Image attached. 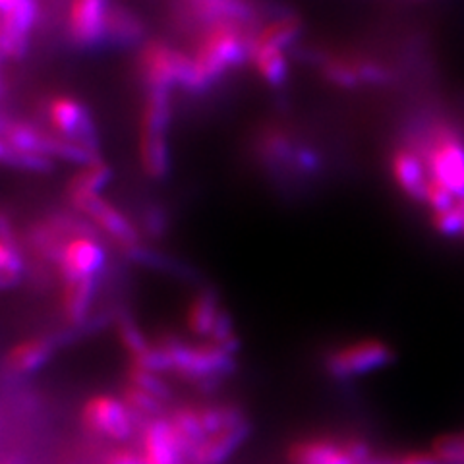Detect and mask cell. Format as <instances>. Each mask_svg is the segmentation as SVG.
Returning a JSON list of instances; mask_svg holds the SVG:
<instances>
[{
	"label": "cell",
	"instance_id": "1",
	"mask_svg": "<svg viewBox=\"0 0 464 464\" xmlns=\"http://www.w3.org/2000/svg\"><path fill=\"white\" fill-rule=\"evenodd\" d=\"M252 35L248 25L238 22H217L199 29L192 53V93L208 92L227 72L250 61Z\"/></svg>",
	"mask_w": 464,
	"mask_h": 464
},
{
	"label": "cell",
	"instance_id": "2",
	"mask_svg": "<svg viewBox=\"0 0 464 464\" xmlns=\"http://www.w3.org/2000/svg\"><path fill=\"white\" fill-rule=\"evenodd\" d=\"M172 119V101L169 90H148L143 99L138 153L145 177L161 180L170 169L169 128Z\"/></svg>",
	"mask_w": 464,
	"mask_h": 464
},
{
	"label": "cell",
	"instance_id": "3",
	"mask_svg": "<svg viewBox=\"0 0 464 464\" xmlns=\"http://www.w3.org/2000/svg\"><path fill=\"white\" fill-rule=\"evenodd\" d=\"M428 167L430 179L441 182L459 199L464 198V140L447 124H431L409 143Z\"/></svg>",
	"mask_w": 464,
	"mask_h": 464
},
{
	"label": "cell",
	"instance_id": "4",
	"mask_svg": "<svg viewBox=\"0 0 464 464\" xmlns=\"http://www.w3.org/2000/svg\"><path fill=\"white\" fill-rule=\"evenodd\" d=\"M155 343L163 346L170 360L172 373H179L186 380L206 382L211 377H219L235 370V354L211 343H188L174 333H163Z\"/></svg>",
	"mask_w": 464,
	"mask_h": 464
},
{
	"label": "cell",
	"instance_id": "5",
	"mask_svg": "<svg viewBox=\"0 0 464 464\" xmlns=\"http://www.w3.org/2000/svg\"><path fill=\"white\" fill-rule=\"evenodd\" d=\"M136 68L141 83L148 90H192L194 80V63L192 54H186L179 49L170 47L161 39L145 41L138 51Z\"/></svg>",
	"mask_w": 464,
	"mask_h": 464
},
{
	"label": "cell",
	"instance_id": "6",
	"mask_svg": "<svg viewBox=\"0 0 464 464\" xmlns=\"http://www.w3.org/2000/svg\"><path fill=\"white\" fill-rule=\"evenodd\" d=\"M82 428L109 441H126L132 438L140 420L128 409L121 395L95 393L87 397L80 409Z\"/></svg>",
	"mask_w": 464,
	"mask_h": 464
},
{
	"label": "cell",
	"instance_id": "7",
	"mask_svg": "<svg viewBox=\"0 0 464 464\" xmlns=\"http://www.w3.org/2000/svg\"><path fill=\"white\" fill-rule=\"evenodd\" d=\"M395 351L389 343L366 337L346 343L325 358V368L335 380H353L358 375H366L380 368L389 366L395 360Z\"/></svg>",
	"mask_w": 464,
	"mask_h": 464
},
{
	"label": "cell",
	"instance_id": "8",
	"mask_svg": "<svg viewBox=\"0 0 464 464\" xmlns=\"http://www.w3.org/2000/svg\"><path fill=\"white\" fill-rule=\"evenodd\" d=\"M45 119L53 134L97 153L93 116L80 99L66 93L51 95L45 103Z\"/></svg>",
	"mask_w": 464,
	"mask_h": 464
},
{
	"label": "cell",
	"instance_id": "9",
	"mask_svg": "<svg viewBox=\"0 0 464 464\" xmlns=\"http://www.w3.org/2000/svg\"><path fill=\"white\" fill-rule=\"evenodd\" d=\"M70 206L78 213H82L85 219H90L92 225L97 230L103 232L116 248H121L128 256L140 254L141 250L140 230L119 208H114L111 201L101 198V194L74 199L70 201Z\"/></svg>",
	"mask_w": 464,
	"mask_h": 464
},
{
	"label": "cell",
	"instance_id": "10",
	"mask_svg": "<svg viewBox=\"0 0 464 464\" xmlns=\"http://www.w3.org/2000/svg\"><path fill=\"white\" fill-rule=\"evenodd\" d=\"M107 264V250L95 230H83L72 237L58 250L53 269L58 273L61 281H74L85 277H97Z\"/></svg>",
	"mask_w": 464,
	"mask_h": 464
},
{
	"label": "cell",
	"instance_id": "11",
	"mask_svg": "<svg viewBox=\"0 0 464 464\" xmlns=\"http://www.w3.org/2000/svg\"><path fill=\"white\" fill-rule=\"evenodd\" d=\"M90 228L92 227L76 215H47L41 217V219L27 228L25 246L37 261H43V264H49L53 267V261L64 242Z\"/></svg>",
	"mask_w": 464,
	"mask_h": 464
},
{
	"label": "cell",
	"instance_id": "12",
	"mask_svg": "<svg viewBox=\"0 0 464 464\" xmlns=\"http://www.w3.org/2000/svg\"><path fill=\"white\" fill-rule=\"evenodd\" d=\"M319 70L329 83L343 87V90L382 85L387 83L391 76L382 63L356 54H325L319 61Z\"/></svg>",
	"mask_w": 464,
	"mask_h": 464
},
{
	"label": "cell",
	"instance_id": "13",
	"mask_svg": "<svg viewBox=\"0 0 464 464\" xmlns=\"http://www.w3.org/2000/svg\"><path fill=\"white\" fill-rule=\"evenodd\" d=\"M0 49L8 61H22L37 20V0H0Z\"/></svg>",
	"mask_w": 464,
	"mask_h": 464
},
{
	"label": "cell",
	"instance_id": "14",
	"mask_svg": "<svg viewBox=\"0 0 464 464\" xmlns=\"http://www.w3.org/2000/svg\"><path fill=\"white\" fill-rule=\"evenodd\" d=\"M109 0H70L66 35L72 45L93 49L107 41Z\"/></svg>",
	"mask_w": 464,
	"mask_h": 464
},
{
	"label": "cell",
	"instance_id": "15",
	"mask_svg": "<svg viewBox=\"0 0 464 464\" xmlns=\"http://www.w3.org/2000/svg\"><path fill=\"white\" fill-rule=\"evenodd\" d=\"M256 151L264 163L271 167H296L300 170H315L319 159L314 151L298 148L288 132L281 128H264L256 140Z\"/></svg>",
	"mask_w": 464,
	"mask_h": 464
},
{
	"label": "cell",
	"instance_id": "16",
	"mask_svg": "<svg viewBox=\"0 0 464 464\" xmlns=\"http://www.w3.org/2000/svg\"><path fill=\"white\" fill-rule=\"evenodd\" d=\"M140 453L145 464H182L188 460L177 431L165 416L145 420L141 424Z\"/></svg>",
	"mask_w": 464,
	"mask_h": 464
},
{
	"label": "cell",
	"instance_id": "17",
	"mask_svg": "<svg viewBox=\"0 0 464 464\" xmlns=\"http://www.w3.org/2000/svg\"><path fill=\"white\" fill-rule=\"evenodd\" d=\"M391 177L395 184L401 188V192L411 198L412 201L424 203L426 188L430 182L428 167L424 163L422 155H420L409 143L401 145L391 155Z\"/></svg>",
	"mask_w": 464,
	"mask_h": 464
},
{
	"label": "cell",
	"instance_id": "18",
	"mask_svg": "<svg viewBox=\"0 0 464 464\" xmlns=\"http://www.w3.org/2000/svg\"><path fill=\"white\" fill-rule=\"evenodd\" d=\"M188 20L201 29L217 22H252V8L246 0H184Z\"/></svg>",
	"mask_w": 464,
	"mask_h": 464
},
{
	"label": "cell",
	"instance_id": "19",
	"mask_svg": "<svg viewBox=\"0 0 464 464\" xmlns=\"http://www.w3.org/2000/svg\"><path fill=\"white\" fill-rule=\"evenodd\" d=\"M223 314L225 308L219 304L217 295L211 293V290H199V293H196L190 298V302H188L184 324L188 333H190L196 341L203 343L211 339Z\"/></svg>",
	"mask_w": 464,
	"mask_h": 464
},
{
	"label": "cell",
	"instance_id": "20",
	"mask_svg": "<svg viewBox=\"0 0 464 464\" xmlns=\"http://www.w3.org/2000/svg\"><path fill=\"white\" fill-rule=\"evenodd\" d=\"M250 426L248 422L227 428L223 431H217L208 435L194 451L188 455V462L190 464H223L237 449L242 445V441L248 438Z\"/></svg>",
	"mask_w": 464,
	"mask_h": 464
},
{
	"label": "cell",
	"instance_id": "21",
	"mask_svg": "<svg viewBox=\"0 0 464 464\" xmlns=\"http://www.w3.org/2000/svg\"><path fill=\"white\" fill-rule=\"evenodd\" d=\"M288 464H354L343 441L329 438L298 440L288 447Z\"/></svg>",
	"mask_w": 464,
	"mask_h": 464
},
{
	"label": "cell",
	"instance_id": "22",
	"mask_svg": "<svg viewBox=\"0 0 464 464\" xmlns=\"http://www.w3.org/2000/svg\"><path fill=\"white\" fill-rule=\"evenodd\" d=\"M51 354H53L51 339L43 335L27 337L10 346V351L6 353V358H5V364H6V370L14 375H27L39 370L43 364H47Z\"/></svg>",
	"mask_w": 464,
	"mask_h": 464
},
{
	"label": "cell",
	"instance_id": "23",
	"mask_svg": "<svg viewBox=\"0 0 464 464\" xmlns=\"http://www.w3.org/2000/svg\"><path fill=\"white\" fill-rule=\"evenodd\" d=\"M97 277L64 281L61 288V312L70 325H80L92 310Z\"/></svg>",
	"mask_w": 464,
	"mask_h": 464
},
{
	"label": "cell",
	"instance_id": "24",
	"mask_svg": "<svg viewBox=\"0 0 464 464\" xmlns=\"http://www.w3.org/2000/svg\"><path fill=\"white\" fill-rule=\"evenodd\" d=\"M111 177H112L111 167L103 161V159H95L92 163L78 167V170L72 174L66 182L68 201H74L87 196H99L101 188L109 184Z\"/></svg>",
	"mask_w": 464,
	"mask_h": 464
},
{
	"label": "cell",
	"instance_id": "25",
	"mask_svg": "<svg viewBox=\"0 0 464 464\" xmlns=\"http://www.w3.org/2000/svg\"><path fill=\"white\" fill-rule=\"evenodd\" d=\"M24 273V256L16 235L12 232L8 215L3 217V232H0V285L5 290L16 286Z\"/></svg>",
	"mask_w": 464,
	"mask_h": 464
},
{
	"label": "cell",
	"instance_id": "26",
	"mask_svg": "<svg viewBox=\"0 0 464 464\" xmlns=\"http://www.w3.org/2000/svg\"><path fill=\"white\" fill-rule=\"evenodd\" d=\"M143 22L136 12L121 5H111L107 16V41L114 45H136L143 37Z\"/></svg>",
	"mask_w": 464,
	"mask_h": 464
},
{
	"label": "cell",
	"instance_id": "27",
	"mask_svg": "<svg viewBox=\"0 0 464 464\" xmlns=\"http://www.w3.org/2000/svg\"><path fill=\"white\" fill-rule=\"evenodd\" d=\"M302 32V24L296 16H283L269 22L252 35L250 47H267V49H283L293 45Z\"/></svg>",
	"mask_w": 464,
	"mask_h": 464
},
{
	"label": "cell",
	"instance_id": "28",
	"mask_svg": "<svg viewBox=\"0 0 464 464\" xmlns=\"http://www.w3.org/2000/svg\"><path fill=\"white\" fill-rule=\"evenodd\" d=\"M250 63L257 76L271 87H281L288 78V61L283 49L250 47Z\"/></svg>",
	"mask_w": 464,
	"mask_h": 464
},
{
	"label": "cell",
	"instance_id": "29",
	"mask_svg": "<svg viewBox=\"0 0 464 464\" xmlns=\"http://www.w3.org/2000/svg\"><path fill=\"white\" fill-rule=\"evenodd\" d=\"M167 418L170 420L174 431H177L188 459V455H190L194 449L208 438V433L203 430L201 418H199V409H194V406H177V409H172V412Z\"/></svg>",
	"mask_w": 464,
	"mask_h": 464
},
{
	"label": "cell",
	"instance_id": "30",
	"mask_svg": "<svg viewBox=\"0 0 464 464\" xmlns=\"http://www.w3.org/2000/svg\"><path fill=\"white\" fill-rule=\"evenodd\" d=\"M121 399L126 402V406L130 411H132V414L140 420V422L143 424L145 420H151V418H157L161 416L163 412V402L161 399H157L150 393H145V391L138 389V387H132L124 383L121 387Z\"/></svg>",
	"mask_w": 464,
	"mask_h": 464
},
{
	"label": "cell",
	"instance_id": "31",
	"mask_svg": "<svg viewBox=\"0 0 464 464\" xmlns=\"http://www.w3.org/2000/svg\"><path fill=\"white\" fill-rule=\"evenodd\" d=\"M124 383L138 387V389L145 391V393H150V395L161 399V401H169L170 395H172L170 387L167 385V382L163 380L161 373H155V372H150V370L134 366V364L128 366Z\"/></svg>",
	"mask_w": 464,
	"mask_h": 464
},
{
	"label": "cell",
	"instance_id": "32",
	"mask_svg": "<svg viewBox=\"0 0 464 464\" xmlns=\"http://www.w3.org/2000/svg\"><path fill=\"white\" fill-rule=\"evenodd\" d=\"M0 155H3L5 165L16 169V170H27V172H39V174H49L54 170V161L49 157L27 153L12 150L8 145L0 143Z\"/></svg>",
	"mask_w": 464,
	"mask_h": 464
},
{
	"label": "cell",
	"instance_id": "33",
	"mask_svg": "<svg viewBox=\"0 0 464 464\" xmlns=\"http://www.w3.org/2000/svg\"><path fill=\"white\" fill-rule=\"evenodd\" d=\"M430 451L441 464H464V433H443L435 438Z\"/></svg>",
	"mask_w": 464,
	"mask_h": 464
},
{
	"label": "cell",
	"instance_id": "34",
	"mask_svg": "<svg viewBox=\"0 0 464 464\" xmlns=\"http://www.w3.org/2000/svg\"><path fill=\"white\" fill-rule=\"evenodd\" d=\"M431 225L443 237H464V213L457 206L443 213H431Z\"/></svg>",
	"mask_w": 464,
	"mask_h": 464
},
{
	"label": "cell",
	"instance_id": "35",
	"mask_svg": "<svg viewBox=\"0 0 464 464\" xmlns=\"http://www.w3.org/2000/svg\"><path fill=\"white\" fill-rule=\"evenodd\" d=\"M457 201H459V198L451 190H449V188H445L438 180L430 179L424 203L431 209V213H443V211L453 209L457 206Z\"/></svg>",
	"mask_w": 464,
	"mask_h": 464
},
{
	"label": "cell",
	"instance_id": "36",
	"mask_svg": "<svg viewBox=\"0 0 464 464\" xmlns=\"http://www.w3.org/2000/svg\"><path fill=\"white\" fill-rule=\"evenodd\" d=\"M343 447H344V451L348 453V457L353 459L354 464H370L377 457L373 453V449L370 447V443H366L364 440H360V438L343 440Z\"/></svg>",
	"mask_w": 464,
	"mask_h": 464
},
{
	"label": "cell",
	"instance_id": "37",
	"mask_svg": "<svg viewBox=\"0 0 464 464\" xmlns=\"http://www.w3.org/2000/svg\"><path fill=\"white\" fill-rule=\"evenodd\" d=\"M387 464H441L431 451H409L399 455H385Z\"/></svg>",
	"mask_w": 464,
	"mask_h": 464
},
{
	"label": "cell",
	"instance_id": "38",
	"mask_svg": "<svg viewBox=\"0 0 464 464\" xmlns=\"http://www.w3.org/2000/svg\"><path fill=\"white\" fill-rule=\"evenodd\" d=\"M103 464H145L140 451L128 447H116L105 457Z\"/></svg>",
	"mask_w": 464,
	"mask_h": 464
},
{
	"label": "cell",
	"instance_id": "39",
	"mask_svg": "<svg viewBox=\"0 0 464 464\" xmlns=\"http://www.w3.org/2000/svg\"><path fill=\"white\" fill-rule=\"evenodd\" d=\"M370 464H387V459H385V455H377Z\"/></svg>",
	"mask_w": 464,
	"mask_h": 464
},
{
	"label": "cell",
	"instance_id": "40",
	"mask_svg": "<svg viewBox=\"0 0 464 464\" xmlns=\"http://www.w3.org/2000/svg\"><path fill=\"white\" fill-rule=\"evenodd\" d=\"M457 208H459V209L464 213V198H460V199L457 201Z\"/></svg>",
	"mask_w": 464,
	"mask_h": 464
}]
</instances>
